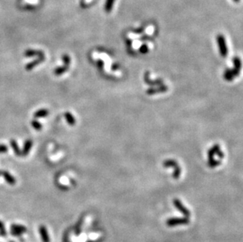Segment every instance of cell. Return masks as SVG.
<instances>
[{
	"label": "cell",
	"mask_w": 243,
	"mask_h": 242,
	"mask_svg": "<svg viewBox=\"0 0 243 242\" xmlns=\"http://www.w3.org/2000/svg\"><path fill=\"white\" fill-rule=\"evenodd\" d=\"M173 205H174V206H175L176 208H177L179 211H180L181 213H182L184 216H186L187 218H188V217L190 215V211L188 209H187V208L185 207L184 205H182V202L180 201V200H178V199H175V200H173Z\"/></svg>",
	"instance_id": "3"
},
{
	"label": "cell",
	"mask_w": 243,
	"mask_h": 242,
	"mask_svg": "<svg viewBox=\"0 0 243 242\" xmlns=\"http://www.w3.org/2000/svg\"><path fill=\"white\" fill-rule=\"evenodd\" d=\"M27 231V228L25 226H21V225H17V224H13L10 226V232L12 235L14 236H20L22 233H25Z\"/></svg>",
	"instance_id": "4"
},
{
	"label": "cell",
	"mask_w": 243,
	"mask_h": 242,
	"mask_svg": "<svg viewBox=\"0 0 243 242\" xmlns=\"http://www.w3.org/2000/svg\"><path fill=\"white\" fill-rule=\"evenodd\" d=\"M40 61H41V60H38V61H33V62H32V63L28 64V65L26 66V69H27V70H31L32 68H33V67H35V66L39 62H40Z\"/></svg>",
	"instance_id": "15"
},
{
	"label": "cell",
	"mask_w": 243,
	"mask_h": 242,
	"mask_svg": "<svg viewBox=\"0 0 243 242\" xmlns=\"http://www.w3.org/2000/svg\"><path fill=\"white\" fill-rule=\"evenodd\" d=\"M8 149H7L6 146H4V145H0V153H3L7 152Z\"/></svg>",
	"instance_id": "17"
},
{
	"label": "cell",
	"mask_w": 243,
	"mask_h": 242,
	"mask_svg": "<svg viewBox=\"0 0 243 242\" xmlns=\"http://www.w3.org/2000/svg\"><path fill=\"white\" fill-rule=\"evenodd\" d=\"M10 242H14V241H10Z\"/></svg>",
	"instance_id": "21"
},
{
	"label": "cell",
	"mask_w": 243,
	"mask_h": 242,
	"mask_svg": "<svg viewBox=\"0 0 243 242\" xmlns=\"http://www.w3.org/2000/svg\"><path fill=\"white\" fill-rule=\"evenodd\" d=\"M140 51H141V53H144V54L147 53V51H148L147 46H146V45H143L140 48Z\"/></svg>",
	"instance_id": "18"
},
{
	"label": "cell",
	"mask_w": 243,
	"mask_h": 242,
	"mask_svg": "<svg viewBox=\"0 0 243 242\" xmlns=\"http://www.w3.org/2000/svg\"><path fill=\"white\" fill-rule=\"evenodd\" d=\"M0 235L2 236V237H6V231L5 226L2 221H0Z\"/></svg>",
	"instance_id": "14"
},
{
	"label": "cell",
	"mask_w": 243,
	"mask_h": 242,
	"mask_svg": "<svg viewBox=\"0 0 243 242\" xmlns=\"http://www.w3.org/2000/svg\"><path fill=\"white\" fill-rule=\"evenodd\" d=\"M239 1H240V0H234V2H239Z\"/></svg>",
	"instance_id": "19"
},
{
	"label": "cell",
	"mask_w": 243,
	"mask_h": 242,
	"mask_svg": "<svg viewBox=\"0 0 243 242\" xmlns=\"http://www.w3.org/2000/svg\"><path fill=\"white\" fill-rule=\"evenodd\" d=\"M32 127H34V129L37 130V131H40V130H41V128H42V125L40 124V123L38 122V121H36V120H32Z\"/></svg>",
	"instance_id": "13"
},
{
	"label": "cell",
	"mask_w": 243,
	"mask_h": 242,
	"mask_svg": "<svg viewBox=\"0 0 243 242\" xmlns=\"http://www.w3.org/2000/svg\"><path fill=\"white\" fill-rule=\"evenodd\" d=\"M48 113H49V111L47 109H45V108H42V109H40L37 112H35L34 113V116L35 118H42V117H46L48 116Z\"/></svg>",
	"instance_id": "8"
},
{
	"label": "cell",
	"mask_w": 243,
	"mask_h": 242,
	"mask_svg": "<svg viewBox=\"0 0 243 242\" xmlns=\"http://www.w3.org/2000/svg\"><path fill=\"white\" fill-rule=\"evenodd\" d=\"M10 145H11L12 148H13V149H14L15 154L17 156H21V150L19 149L18 146H17V143L16 141H15L14 139H12L11 141H10Z\"/></svg>",
	"instance_id": "10"
},
{
	"label": "cell",
	"mask_w": 243,
	"mask_h": 242,
	"mask_svg": "<svg viewBox=\"0 0 243 242\" xmlns=\"http://www.w3.org/2000/svg\"><path fill=\"white\" fill-rule=\"evenodd\" d=\"M115 0H107L106 5H105V10L107 12H110L112 9V5L114 3Z\"/></svg>",
	"instance_id": "12"
},
{
	"label": "cell",
	"mask_w": 243,
	"mask_h": 242,
	"mask_svg": "<svg viewBox=\"0 0 243 242\" xmlns=\"http://www.w3.org/2000/svg\"><path fill=\"white\" fill-rule=\"evenodd\" d=\"M39 231H40V237H41V239H42L43 242H50V236L49 234H48L47 228H46L44 226H40V229H39Z\"/></svg>",
	"instance_id": "5"
},
{
	"label": "cell",
	"mask_w": 243,
	"mask_h": 242,
	"mask_svg": "<svg viewBox=\"0 0 243 242\" xmlns=\"http://www.w3.org/2000/svg\"><path fill=\"white\" fill-rule=\"evenodd\" d=\"M69 67H67V66H64V67H59V68H56L55 70H54V74L56 75H61V74H63L64 73H66V70L68 69Z\"/></svg>",
	"instance_id": "11"
},
{
	"label": "cell",
	"mask_w": 243,
	"mask_h": 242,
	"mask_svg": "<svg viewBox=\"0 0 243 242\" xmlns=\"http://www.w3.org/2000/svg\"><path fill=\"white\" fill-rule=\"evenodd\" d=\"M65 117H66V121L68 122L69 125H74L76 124V119L70 113H65Z\"/></svg>",
	"instance_id": "9"
},
{
	"label": "cell",
	"mask_w": 243,
	"mask_h": 242,
	"mask_svg": "<svg viewBox=\"0 0 243 242\" xmlns=\"http://www.w3.org/2000/svg\"><path fill=\"white\" fill-rule=\"evenodd\" d=\"M32 140H30V139L26 140V141L25 142V145H24L23 150L21 152V156L28 155L29 151L32 149Z\"/></svg>",
	"instance_id": "7"
},
{
	"label": "cell",
	"mask_w": 243,
	"mask_h": 242,
	"mask_svg": "<svg viewBox=\"0 0 243 242\" xmlns=\"http://www.w3.org/2000/svg\"><path fill=\"white\" fill-rule=\"evenodd\" d=\"M189 219L188 218H171V219H167L166 221V225L169 227H173V226H180V225H187L189 224Z\"/></svg>",
	"instance_id": "1"
},
{
	"label": "cell",
	"mask_w": 243,
	"mask_h": 242,
	"mask_svg": "<svg viewBox=\"0 0 243 242\" xmlns=\"http://www.w3.org/2000/svg\"><path fill=\"white\" fill-rule=\"evenodd\" d=\"M0 174H2V172H0Z\"/></svg>",
	"instance_id": "20"
},
{
	"label": "cell",
	"mask_w": 243,
	"mask_h": 242,
	"mask_svg": "<svg viewBox=\"0 0 243 242\" xmlns=\"http://www.w3.org/2000/svg\"><path fill=\"white\" fill-rule=\"evenodd\" d=\"M63 61H64V62H65L66 66L69 67V63H70V59H69V57L67 56V55H65V56L63 57Z\"/></svg>",
	"instance_id": "16"
},
{
	"label": "cell",
	"mask_w": 243,
	"mask_h": 242,
	"mask_svg": "<svg viewBox=\"0 0 243 242\" xmlns=\"http://www.w3.org/2000/svg\"><path fill=\"white\" fill-rule=\"evenodd\" d=\"M2 174L3 175V177H4L5 180L8 182V184L12 185V186L15 185V183H16V179H14V177L9 174V172H6V171H3V172H2Z\"/></svg>",
	"instance_id": "6"
},
{
	"label": "cell",
	"mask_w": 243,
	"mask_h": 242,
	"mask_svg": "<svg viewBox=\"0 0 243 242\" xmlns=\"http://www.w3.org/2000/svg\"><path fill=\"white\" fill-rule=\"evenodd\" d=\"M216 41H217L218 47L220 49V53L221 54V56L226 57L227 55V43H226V40H225L224 36L223 35H218L216 37Z\"/></svg>",
	"instance_id": "2"
}]
</instances>
